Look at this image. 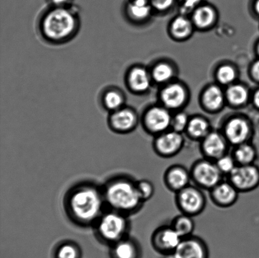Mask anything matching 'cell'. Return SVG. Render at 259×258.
<instances>
[{
	"instance_id": "cell-1",
	"label": "cell",
	"mask_w": 259,
	"mask_h": 258,
	"mask_svg": "<svg viewBox=\"0 0 259 258\" xmlns=\"http://www.w3.org/2000/svg\"><path fill=\"white\" fill-rule=\"evenodd\" d=\"M106 204L103 188L91 182H81L66 193L63 207L72 223L78 227L95 226Z\"/></svg>"
},
{
	"instance_id": "cell-2",
	"label": "cell",
	"mask_w": 259,
	"mask_h": 258,
	"mask_svg": "<svg viewBox=\"0 0 259 258\" xmlns=\"http://www.w3.org/2000/svg\"><path fill=\"white\" fill-rule=\"evenodd\" d=\"M106 204L111 210L131 216L141 211L145 204L140 196L137 181L127 176L113 177L103 187Z\"/></svg>"
},
{
	"instance_id": "cell-3",
	"label": "cell",
	"mask_w": 259,
	"mask_h": 258,
	"mask_svg": "<svg viewBox=\"0 0 259 258\" xmlns=\"http://www.w3.org/2000/svg\"><path fill=\"white\" fill-rule=\"evenodd\" d=\"M94 227L98 239L111 246L129 236L131 222L126 215L110 210L104 212Z\"/></svg>"
},
{
	"instance_id": "cell-4",
	"label": "cell",
	"mask_w": 259,
	"mask_h": 258,
	"mask_svg": "<svg viewBox=\"0 0 259 258\" xmlns=\"http://www.w3.org/2000/svg\"><path fill=\"white\" fill-rule=\"evenodd\" d=\"M76 19L72 13L64 9H57L48 13L42 22L46 36L53 40H61L74 32Z\"/></svg>"
},
{
	"instance_id": "cell-5",
	"label": "cell",
	"mask_w": 259,
	"mask_h": 258,
	"mask_svg": "<svg viewBox=\"0 0 259 258\" xmlns=\"http://www.w3.org/2000/svg\"><path fill=\"white\" fill-rule=\"evenodd\" d=\"M190 172L193 184L204 191H210L224 180L225 176L215 162L204 158L195 161Z\"/></svg>"
},
{
	"instance_id": "cell-6",
	"label": "cell",
	"mask_w": 259,
	"mask_h": 258,
	"mask_svg": "<svg viewBox=\"0 0 259 258\" xmlns=\"http://www.w3.org/2000/svg\"><path fill=\"white\" fill-rule=\"evenodd\" d=\"M175 203L180 213L195 217L205 211L207 198L203 189L190 184L175 194Z\"/></svg>"
},
{
	"instance_id": "cell-7",
	"label": "cell",
	"mask_w": 259,
	"mask_h": 258,
	"mask_svg": "<svg viewBox=\"0 0 259 258\" xmlns=\"http://www.w3.org/2000/svg\"><path fill=\"white\" fill-rule=\"evenodd\" d=\"M185 140L182 133L167 130L154 136L152 142L154 153L162 159H171L179 155L184 148Z\"/></svg>"
},
{
	"instance_id": "cell-8",
	"label": "cell",
	"mask_w": 259,
	"mask_h": 258,
	"mask_svg": "<svg viewBox=\"0 0 259 258\" xmlns=\"http://www.w3.org/2000/svg\"><path fill=\"white\" fill-rule=\"evenodd\" d=\"M227 177L240 193H249L259 186V168L254 164L237 165Z\"/></svg>"
},
{
	"instance_id": "cell-9",
	"label": "cell",
	"mask_w": 259,
	"mask_h": 258,
	"mask_svg": "<svg viewBox=\"0 0 259 258\" xmlns=\"http://www.w3.org/2000/svg\"><path fill=\"white\" fill-rule=\"evenodd\" d=\"M182 239L170 224L162 225L152 232L151 244L154 251L163 256L174 253Z\"/></svg>"
},
{
	"instance_id": "cell-10",
	"label": "cell",
	"mask_w": 259,
	"mask_h": 258,
	"mask_svg": "<svg viewBox=\"0 0 259 258\" xmlns=\"http://www.w3.org/2000/svg\"><path fill=\"white\" fill-rule=\"evenodd\" d=\"M231 146L222 132L210 131L199 141V150L203 158L215 161L229 153Z\"/></svg>"
},
{
	"instance_id": "cell-11",
	"label": "cell",
	"mask_w": 259,
	"mask_h": 258,
	"mask_svg": "<svg viewBox=\"0 0 259 258\" xmlns=\"http://www.w3.org/2000/svg\"><path fill=\"white\" fill-rule=\"evenodd\" d=\"M174 254L175 258H209V249L204 239L192 235L182 239Z\"/></svg>"
},
{
	"instance_id": "cell-12",
	"label": "cell",
	"mask_w": 259,
	"mask_h": 258,
	"mask_svg": "<svg viewBox=\"0 0 259 258\" xmlns=\"http://www.w3.org/2000/svg\"><path fill=\"white\" fill-rule=\"evenodd\" d=\"M222 133L232 147L250 142L252 136V128L247 121L238 118L228 121Z\"/></svg>"
},
{
	"instance_id": "cell-13",
	"label": "cell",
	"mask_w": 259,
	"mask_h": 258,
	"mask_svg": "<svg viewBox=\"0 0 259 258\" xmlns=\"http://www.w3.org/2000/svg\"><path fill=\"white\" fill-rule=\"evenodd\" d=\"M163 183L167 190L177 193L191 184L190 169L181 164L170 166L164 171Z\"/></svg>"
},
{
	"instance_id": "cell-14",
	"label": "cell",
	"mask_w": 259,
	"mask_h": 258,
	"mask_svg": "<svg viewBox=\"0 0 259 258\" xmlns=\"http://www.w3.org/2000/svg\"><path fill=\"white\" fill-rule=\"evenodd\" d=\"M240 192L228 180H223L209 191L212 203L221 209L234 205L239 198Z\"/></svg>"
},
{
	"instance_id": "cell-15",
	"label": "cell",
	"mask_w": 259,
	"mask_h": 258,
	"mask_svg": "<svg viewBox=\"0 0 259 258\" xmlns=\"http://www.w3.org/2000/svg\"><path fill=\"white\" fill-rule=\"evenodd\" d=\"M172 119L163 109L152 108L144 118V127L147 133L156 136L168 130L171 127Z\"/></svg>"
},
{
	"instance_id": "cell-16",
	"label": "cell",
	"mask_w": 259,
	"mask_h": 258,
	"mask_svg": "<svg viewBox=\"0 0 259 258\" xmlns=\"http://www.w3.org/2000/svg\"><path fill=\"white\" fill-rule=\"evenodd\" d=\"M137 117L134 112L126 109L116 110L110 116L109 124L114 132L127 134L132 132L137 126Z\"/></svg>"
},
{
	"instance_id": "cell-17",
	"label": "cell",
	"mask_w": 259,
	"mask_h": 258,
	"mask_svg": "<svg viewBox=\"0 0 259 258\" xmlns=\"http://www.w3.org/2000/svg\"><path fill=\"white\" fill-rule=\"evenodd\" d=\"M141 245L129 236L111 246V258H141Z\"/></svg>"
},
{
	"instance_id": "cell-18",
	"label": "cell",
	"mask_w": 259,
	"mask_h": 258,
	"mask_svg": "<svg viewBox=\"0 0 259 258\" xmlns=\"http://www.w3.org/2000/svg\"><path fill=\"white\" fill-rule=\"evenodd\" d=\"M231 153L235 159L237 165L253 164L257 159V151L255 146L250 142L234 146Z\"/></svg>"
},
{
	"instance_id": "cell-19",
	"label": "cell",
	"mask_w": 259,
	"mask_h": 258,
	"mask_svg": "<svg viewBox=\"0 0 259 258\" xmlns=\"http://www.w3.org/2000/svg\"><path fill=\"white\" fill-rule=\"evenodd\" d=\"M169 224L182 239L194 235L195 224L193 217L180 213L171 220Z\"/></svg>"
},
{
	"instance_id": "cell-20",
	"label": "cell",
	"mask_w": 259,
	"mask_h": 258,
	"mask_svg": "<svg viewBox=\"0 0 259 258\" xmlns=\"http://www.w3.org/2000/svg\"><path fill=\"white\" fill-rule=\"evenodd\" d=\"M211 131L209 123L202 118H195L190 120L185 132L190 140L201 141Z\"/></svg>"
},
{
	"instance_id": "cell-21",
	"label": "cell",
	"mask_w": 259,
	"mask_h": 258,
	"mask_svg": "<svg viewBox=\"0 0 259 258\" xmlns=\"http://www.w3.org/2000/svg\"><path fill=\"white\" fill-rule=\"evenodd\" d=\"M185 92L180 85H174L165 88L162 93L163 102L169 108H178L184 102Z\"/></svg>"
},
{
	"instance_id": "cell-22",
	"label": "cell",
	"mask_w": 259,
	"mask_h": 258,
	"mask_svg": "<svg viewBox=\"0 0 259 258\" xmlns=\"http://www.w3.org/2000/svg\"><path fill=\"white\" fill-rule=\"evenodd\" d=\"M128 81L132 89L137 92H142L148 88L149 80L146 71L137 68L132 70L130 73Z\"/></svg>"
},
{
	"instance_id": "cell-23",
	"label": "cell",
	"mask_w": 259,
	"mask_h": 258,
	"mask_svg": "<svg viewBox=\"0 0 259 258\" xmlns=\"http://www.w3.org/2000/svg\"><path fill=\"white\" fill-rule=\"evenodd\" d=\"M82 251L75 242L67 241L58 245L55 250V258H81Z\"/></svg>"
},
{
	"instance_id": "cell-24",
	"label": "cell",
	"mask_w": 259,
	"mask_h": 258,
	"mask_svg": "<svg viewBox=\"0 0 259 258\" xmlns=\"http://www.w3.org/2000/svg\"><path fill=\"white\" fill-rule=\"evenodd\" d=\"M204 102L211 110L219 108L223 102V95L220 88L217 87L209 88L205 93Z\"/></svg>"
},
{
	"instance_id": "cell-25",
	"label": "cell",
	"mask_w": 259,
	"mask_h": 258,
	"mask_svg": "<svg viewBox=\"0 0 259 258\" xmlns=\"http://www.w3.org/2000/svg\"><path fill=\"white\" fill-rule=\"evenodd\" d=\"M213 19H214V12L209 7H200L195 12V22L200 27L208 26L211 24Z\"/></svg>"
},
{
	"instance_id": "cell-26",
	"label": "cell",
	"mask_w": 259,
	"mask_h": 258,
	"mask_svg": "<svg viewBox=\"0 0 259 258\" xmlns=\"http://www.w3.org/2000/svg\"><path fill=\"white\" fill-rule=\"evenodd\" d=\"M130 14L137 19L146 18L150 12V7L147 0H135L133 4L130 5Z\"/></svg>"
},
{
	"instance_id": "cell-27",
	"label": "cell",
	"mask_w": 259,
	"mask_h": 258,
	"mask_svg": "<svg viewBox=\"0 0 259 258\" xmlns=\"http://www.w3.org/2000/svg\"><path fill=\"white\" fill-rule=\"evenodd\" d=\"M215 163L217 164L218 169L225 176L229 175L237 166L235 159L233 158L231 153L226 154L222 158L218 159L217 161H215Z\"/></svg>"
},
{
	"instance_id": "cell-28",
	"label": "cell",
	"mask_w": 259,
	"mask_h": 258,
	"mask_svg": "<svg viewBox=\"0 0 259 258\" xmlns=\"http://www.w3.org/2000/svg\"><path fill=\"white\" fill-rule=\"evenodd\" d=\"M137 189L142 200L145 203L150 200L155 194V186L154 184L148 179H141L137 181Z\"/></svg>"
},
{
	"instance_id": "cell-29",
	"label": "cell",
	"mask_w": 259,
	"mask_h": 258,
	"mask_svg": "<svg viewBox=\"0 0 259 258\" xmlns=\"http://www.w3.org/2000/svg\"><path fill=\"white\" fill-rule=\"evenodd\" d=\"M228 96L230 100L235 105H242L247 100V90L240 85H235L230 87L228 91Z\"/></svg>"
},
{
	"instance_id": "cell-30",
	"label": "cell",
	"mask_w": 259,
	"mask_h": 258,
	"mask_svg": "<svg viewBox=\"0 0 259 258\" xmlns=\"http://www.w3.org/2000/svg\"><path fill=\"white\" fill-rule=\"evenodd\" d=\"M191 25L189 20L184 17L177 18L172 23V30L178 37H185L189 34Z\"/></svg>"
},
{
	"instance_id": "cell-31",
	"label": "cell",
	"mask_w": 259,
	"mask_h": 258,
	"mask_svg": "<svg viewBox=\"0 0 259 258\" xmlns=\"http://www.w3.org/2000/svg\"><path fill=\"white\" fill-rule=\"evenodd\" d=\"M104 99L106 108L115 111L121 109L123 102L122 96L120 93L114 90L106 93Z\"/></svg>"
},
{
	"instance_id": "cell-32",
	"label": "cell",
	"mask_w": 259,
	"mask_h": 258,
	"mask_svg": "<svg viewBox=\"0 0 259 258\" xmlns=\"http://www.w3.org/2000/svg\"><path fill=\"white\" fill-rule=\"evenodd\" d=\"M189 122V120H188L187 115L183 113L179 114L172 120L171 125L172 130L180 133L185 132Z\"/></svg>"
},
{
	"instance_id": "cell-33",
	"label": "cell",
	"mask_w": 259,
	"mask_h": 258,
	"mask_svg": "<svg viewBox=\"0 0 259 258\" xmlns=\"http://www.w3.org/2000/svg\"><path fill=\"white\" fill-rule=\"evenodd\" d=\"M153 74L155 79L157 82H164L171 77L172 70L168 65H159L155 68Z\"/></svg>"
},
{
	"instance_id": "cell-34",
	"label": "cell",
	"mask_w": 259,
	"mask_h": 258,
	"mask_svg": "<svg viewBox=\"0 0 259 258\" xmlns=\"http://www.w3.org/2000/svg\"><path fill=\"white\" fill-rule=\"evenodd\" d=\"M235 77V71L229 66H225L221 68L218 72V78L222 83H230L234 79Z\"/></svg>"
},
{
	"instance_id": "cell-35",
	"label": "cell",
	"mask_w": 259,
	"mask_h": 258,
	"mask_svg": "<svg viewBox=\"0 0 259 258\" xmlns=\"http://www.w3.org/2000/svg\"><path fill=\"white\" fill-rule=\"evenodd\" d=\"M174 0H152V4L156 9L163 10L168 9Z\"/></svg>"
},
{
	"instance_id": "cell-36",
	"label": "cell",
	"mask_w": 259,
	"mask_h": 258,
	"mask_svg": "<svg viewBox=\"0 0 259 258\" xmlns=\"http://www.w3.org/2000/svg\"><path fill=\"white\" fill-rule=\"evenodd\" d=\"M200 0H184L183 11L188 12L199 4Z\"/></svg>"
},
{
	"instance_id": "cell-37",
	"label": "cell",
	"mask_w": 259,
	"mask_h": 258,
	"mask_svg": "<svg viewBox=\"0 0 259 258\" xmlns=\"http://www.w3.org/2000/svg\"><path fill=\"white\" fill-rule=\"evenodd\" d=\"M252 73L256 80L259 81V61L253 66Z\"/></svg>"
},
{
	"instance_id": "cell-38",
	"label": "cell",
	"mask_w": 259,
	"mask_h": 258,
	"mask_svg": "<svg viewBox=\"0 0 259 258\" xmlns=\"http://www.w3.org/2000/svg\"><path fill=\"white\" fill-rule=\"evenodd\" d=\"M254 101L256 106H257V107L259 108V90L257 91V92L255 93L254 96Z\"/></svg>"
},
{
	"instance_id": "cell-39",
	"label": "cell",
	"mask_w": 259,
	"mask_h": 258,
	"mask_svg": "<svg viewBox=\"0 0 259 258\" xmlns=\"http://www.w3.org/2000/svg\"><path fill=\"white\" fill-rule=\"evenodd\" d=\"M68 0H53V3L57 5H62L67 2Z\"/></svg>"
},
{
	"instance_id": "cell-40",
	"label": "cell",
	"mask_w": 259,
	"mask_h": 258,
	"mask_svg": "<svg viewBox=\"0 0 259 258\" xmlns=\"http://www.w3.org/2000/svg\"><path fill=\"white\" fill-rule=\"evenodd\" d=\"M255 9H256V11H257V12L259 14V0H256Z\"/></svg>"
},
{
	"instance_id": "cell-41",
	"label": "cell",
	"mask_w": 259,
	"mask_h": 258,
	"mask_svg": "<svg viewBox=\"0 0 259 258\" xmlns=\"http://www.w3.org/2000/svg\"><path fill=\"white\" fill-rule=\"evenodd\" d=\"M163 258H175L174 253L165 255L163 256Z\"/></svg>"
},
{
	"instance_id": "cell-42",
	"label": "cell",
	"mask_w": 259,
	"mask_h": 258,
	"mask_svg": "<svg viewBox=\"0 0 259 258\" xmlns=\"http://www.w3.org/2000/svg\"><path fill=\"white\" fill-rule=\"evenodd\" d=\"M257 50H258V54H259V43H258V44Z\"/></svg>"
}]
</instances>
